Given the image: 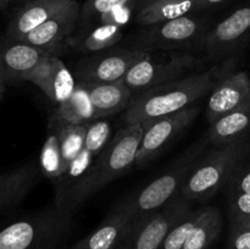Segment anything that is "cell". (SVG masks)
I'll list each match as a JSON object with an SVG mask.
<instances>
[{"label":"cell","instance_id":"1","mask_svg":"<svg viewBox=\"0 0 250 249\" xmlns=\"http://www.w3.org/2000/svg\"><path fill=\"white\" fill-rule=\"evenodd\" d=\"M236 58H229L205 71L134 93L125 110V124H146L193 106L210 94L215 85L234 72Z\"/></svg>","mask_w":250,"mask_h":249},{"label":"cell","instance_id":"2","mask_svg":"<svg viewBox=\"0 0 250 249\" xmlns=\"http://www.w3.org/2000/svg\"><path fill=\"white\" fill-rule=\"evenodd\" d=\"M72 216L55 204L27 215L0 229V249H63Z\"/></svg>","mask_w":250,"mask_h":249},{"label":"cell","instance_id":"3","mask_svg":"<svg viewBox=\"0 0 250 249\" xmlns=\"http://www.w3.org/2000/svg\"><path fill=\"white\" fill-rule=\"evenodd\" d=\"M249 154V137L224 146H214L198 160L178 194L187 202L209 200L222 186L227 185L234 171Z\"/></svg>","mask_w":250,"mask_h":249},{"label":"cell","instance_id":"4","mask_svg":"<svg viewBox=\"0 0 250 249\" xmlns=\"http://www.w3.org/2000/svg\"><path fill=\"white\" fill-rule=\"evenodd\" d=\"M208 144L209 142L207 137L195 142L160 176L128 198L134 212V219L138 220L144 215L160 209L180 193L186 178L207 150Z\"/></svg>","mask_w":250,"mask_h":249},{"label":"cell","instance_id":"5","mask_svg":"<svg viewBox=\"0 0 250 249\" xmlns=\"http://www.w3.org/2000/svg\"><path fill=\"white\" fill-rule=\"evenodd\" d=\"M143 133L144 127L141 122L125 124L107 142L93 161L85 188V200L112 181L128 172L136 163V155Z\"/></svg>","mask_w":250,"mask_h":249},{"label":"cell","instance_id":"6","mask_svg":"<svg viewBox=\"0 0 250 249\" xmlns=\"http://www.w3.org/2000/svg\"><path fill=\"white\" fill-rule=\"evenodd\" d=\"M204 61L182 51H149L148 55L132 66L122 81L134 93L154 85L200 72Z\"/></svg>","mask_w":250,"mask_h":249},{"label":"cell","instance_id":"7","mask_svg":"<svg viewBox=\"0 0 250 249\" xmlns=\"http://www.w3.org/2000/svg\"><path fill=\"white\" fill-rule=\"evenodd\" d=\"M209 28V21L204 17L185 15L146 26L136 36L132 49L143 51H180L195 46L203 48V41Z\"/></svg>","mask_w":250,"mask_h":249},{"label":"cell","instance_id":"8","mask_svg":"<svg viewBox=\"0 0 250 249\" xmlns=\"http://www.w3.org/2000/svg\"><path fill=\"white\" fill-rule=\"evenodd\" d=\"M192 209L180 194L160 209L136 220L119 249H158L166 234Z\"/></svg>","mask_w":250,"mask_h":249},{"label":"cell","instance_id":"9","mask_svg":"<svg viewBox=\"0 0 250 249\" xmlns=\"http://www.w3.org/2000/svg\"><path fill=\"white\" fill-rule=\"evenodd\" d=\"M200 112L199 105L186 107L181 111L142 124L144 133L136 155L134 165L146 167L161 155L186 128L190 126Z\"/></svg>","mask_w":250,"mask_h":249},{"label":"cell","instance_id":"10","mask_svg":"<svg viewBox=\"0 0 250 249\" xmlns=\"http://www.w3.org/2000/svg\"><path fill=\"white\" fill-rule=\"evenodd\" d=\"M149 51L127 48H109L81 59L75 66L76 82H115L124 78L132 66Z\"/></svg>","mask_w":250,"mask_h":249},{"label":"cell","instance_id":"11","mask_svg":"<svg viewBox=\"0 0 250 249\" xmlns=\"http://www.w3.org/2000/svg\"><path fill=\"white\" fill-rule=\"evenodd\" d=\"M250 41V0L231 15L210 27L203 41V48L211 59H222L236 53Z\"/></svg>","mask_w":250,"mask_h":249},{"label":"cell","instance_id":"12","mask_svg":"<svg viewBox=\"0 0 250 249\" xmlns=\"http://www.w3.org/2000/svg\"><path fill=\"white\" fill-rule=\"evenodd\" d=\"M136 222L129 199L117 204L90 234L70 249H116Z\"/></svg>","mask_w":250,"mask_h":249},{"label":"cell","instance_id":"13","mask_svg":"<svg viewBox=\"0 0 250 249\" xmlns=\"http://www.w3.org/2000/svg\"><path fill=\"white\" fill-rule=\"evenodd\" d=\"M250 103V78L246 71L232 72L210 92L207 119L211 124L219 117Z\"/></svg>","mask_w":250,"mask_h":249},{"label":"cell","instance_id":"14","mask_svg":"<svg viewBox=\"0 0 250 249\" xmlns=\"http://www.w3.org/2000/svg\"><path fill=\"white\" fill-rule=\"evenodd\" d=\"M80 11L81 5L73 0L68 6L29 32L21 42L56 54L60 44L75 31L80 20Z\"/></svg>","mask_w":250,"mask_h":249},{"label":"cell","instance_id":"15","mask_svg":"<svg viewBox=\"0 0 250 249\" xmlns=\"http://www.w3.org/2000/svg\"><path fill=\"white\" fill-rule=\"evenodd\" d=\"M49 51L23 42L5 38L0 43V81L5 84L24 81L32 68Z\"/></svg>","mask_w":250,"mask_h":249},{"label":"cell","instance_id":"16","mask_svg":"<svg viewBox=\"0 0 250 249\" xmlns=\"http://www.w3.org/2000/svg\"><path fill=\"white\" fill-rule=\"evenodd\" d=\"M73 0H29L15 14L6 29V39L21 42L27 34L53 17Z\"/></svg>","mask_w":250,"mask_h":249},{"label":"cell","instance_id":"17","mask_svg":"<svg viewBox=\"0 0 250 249\" xmlns=\"http://www.w3.org/2000/svg\"><path fill=\"white\" fill-rule=\"evenodd\" d=\"M87 89L95 120L112 116L126 110L133 92L119 80L115 82H81Z\"/></svg>","mask_w":250,"mask_h":249},{"label":"cell","instance_id":"18","mask_svg":"<svg viewBox=\"0 0 250 249\" xmlns=\"http://www.w3.org/2000/svg\"><path fill=\"white\" fill-rule=\"evenodd\" d=\"M249 134L250 103L211 122L208 129L207 139L212 146H224L249 137Z\"/></svg>","mask_w":250,"mask_h":249},{"label":"cell","instance_id":"19","mask_svg":"<svg viewBox=\"0 0 250 249\" xmlns=\"http://www.w3.org/2000/svg\"><path fill=\"white\" fill-rule=\"evenodd\" d=\"M36 164L28 163L0 176V211L19 204L38 181Z\"/></svg>","mask_w":250,"mask_h":249},{"label":"cell","instance_id":"20","mask_svg":"<svg viewBox=\"0 0 250 249\" xmlns=\"http://www.w3.org/2000/svg\"><path fill=\"white\" fill-rule=\"evenodd\" d=\"M250 155V154H249ZM237 167L227 182V208L231 222L250 220V158Z\"/></svg>","mask_w":250,"mask_h":249},{"label":"cell","instance_id":"21","mask_svg":"<svg viewBox=\"0 0 250 249\" xmlns=\"http://www.w3.org/2000/svg\"><path fill=\"white\" fill-rule=\"evenodd\" d=\"M222 229V216L217 208H200V214L190 229L182 249H208Z\"/></svg>","mask_w":250,"mask_h":249},{"label":"cell","instance_id":"22","mask_svg":"<svg viewBox=\"0 0 250 249\" xmlns=\"http://www.w3.org/2000/svg\"><path fill=\"white\" fill-rule=\"evenodd\" d=\"M195 0H156L139 9L137 22L146 27L194 12Z\"/></svg>","mask_w":250,"mask_h":249},{"label":"cell","instance_id":"23","mask_svg":"<svg viewBox=\"0 0 250 249\" xmlns=\"http://www.w3.org/2000/svg\"><path fill=\"white\" fill-rule=\"evenodd\" d=\"M55 116L65 124H85L94 121V111L87 89L81 82H76L72 95L63 104L56 106Z\"/></svg>","mask_w":250,"mask_h":249},{"label":"cell","instance_id":"24","mask_svg":"<svg viewBox=\"0 0 250 249\" xmlns=\"http://www.w3.org/2000/svg\"><path fill=\"white\" fill-rule=\"evenodd\" d=\"M41 172L53 182L62 176L63 167L61 163L60 136H59V122L55 115H51L48 124V133L39 156Z\"/></svg>","mask_w":250,"mask_h":249},{"label":"cell","instance_id":"25","mask_svg":"<svg viewBox=\"0 0 250 249\" xmlns=\"http://www.w3.org/2000/svg\"><path fill=\"white\" fill-rule=\"evenodd\" d=\"M122 39V27L116 24H99L81 39L77 48L88 53H97L112 48Z\"/></svg>","mask_w":250,"mask_h":249},{"label":"cell","instance_id":"26","mask_svg":"<svg viewBox=\"0 0 250 249\" xmlns=\"http://www.w3.org/2000/svg\"><path fill=\"white\" fill-rule=\"evenodd\" d=\"M76 87V80L73 73L67 66L58 58L53 56V103L55 106L63 104L72 95Z\"/></svg>","mask_w":250,"mask_h":249},{"label":"cell","instance_id":"27","mask_svg":"<svg viewBox=\"0 0 250 249\" xmlns=\"http://www.w3.org/2000/svg\"><path fill=\"white\" fill-rule=\"evenodd\" d=\"M199 214L200 208L199 209H190L166 234L158 249H182L190 229L193 228L199 217Z\"/></svg>","mask_w":250,"mask_h":249},{"label":"cell","instance_id":"28","mask_svg":"<svg viewBox=\"0 0 250 249\" xmlns=\"http://www.w3.org/2000/svg\"><path fill=\"white\" fill-rule=\"evenodd\" d=\"M111 136L110 124L105 120L99 119L85 124V134L83 146L89 151L94 158L104 149Z\"/></svg>","mask_w":250,"mask_h":249},{"label":"cell","instance_id":"29","mask_svg":"<svg viewBox=\"0 0 250 249\" xmlns=\"http://www.w3.org/2000/svg\"><path fill=\"white\" fill-rule=\"evenodd\" d=\"M55 53H46L39 62L26 76L24 81L33 83L50 102L53 100V56Z\"/></svg>","mask_w":250,"mask_h":249},{"label":"cell","instance_id":"30","mask_svg":"<svg viewBox=\"0 0 250 249\" xmlns=\"http://www.w3.org/2000/svg\"><path fill=\"white\" fill-rule=\"evenodd\" d=\"M138 0H87L81 6L80 19L82 21L99 19L102 15L124 6H137Z\"/></svg>","mask_w":250,"mask_h":249},{"label":"cell","instance_id":"31","mask_svg":"<svg viewBox=\"0 0 250 249\" xmlns=\"http://www.w3.org/2000/svg\"><path fill=\"white\" fill-rule=\"evenodd\" d=\"M229 249H250V220L231 222Z\"/></svg>","mask_w":250,"mask_h":249},{"label":"cell","instance_id":"32","mask_svg":"<svg viewBox=\"0 0 250 249\" xmlns=\"http://www.w3.org/2000/svg\"><path fill=\"white\" fill-rule=\"evenodd\" d=\"M134 7L136 6L120 7V9L112 10V11L102 15L98 20L100 21V24H116V26H120L124 28L125 24L128 22Z\"/></svg>","mask_w":250,"mask_h":249},{"label":"cell","instance_id":"33","mask_svg":"<svg viewBox=\"0 0 250 249\" xmlns=\"http://www.w3.org/2000/svg\"><path fill=\"white\" fill-rule=\"evenodd\" d=\"M229 0H195L194 2V12L202 11V10L210 9V7L217 6V5L226 2Z\"/></svg>","mask_w":250,"mask_h":249},{"label":"cell","instance_id":"34","mask_svg":"<svg viewBox=\"0 0 250 249\" xmlns=\"http://www.w3.org/2000/svg\"><path fill=\"white\" fill-rule=\"evenodd\" d=\"M154 1H156V0H138V6H139V9H142V7H144V6H146V5H149V4H151V2H154Z\"/></svg>","mask_w":250,"mask_h":249},{"label":"cell","instance_id":"35","mask_svg":"<svg viewBox=\"0 0 250 249\" xmlns=\"http://www.w3.org/2000/svg\"><path fill=\"white\" fill-rule=\"evenodd\" d=\"M5 89H6V84H4V83H1V84H0V100H1L2 95H4Z\"/></svg>","mask_w":250,"mask_h":249},{"label":"cell","instance_id":"36","mask_svg":"<svg viewBox=\"0 0 250 249\" xmlns=\"http://www.w3.org/2000/svg\"><path fill=\"white\" fill-rule=\"evenodd\" d=\"M10 1H11V0H0V10H1L4 6H6Z\"/></svg>","mask_w":250,"mask_h":249},{"label":"cell","instance_id":"37","mask_svg":"<svg viewBox=\"0 0 250 249\" xmlns=\"http://www.w3.org/2000/svg\"><path fill=\"white\" fill-rule=\"evenodd\" d=\"M11 1H23V0H11Z\"/></svg>","mask_w":250,"mask_h":249},{"label":"cell","instance_id":"38","mask_svg":"<svg viewBox=\"0 0 250 249\" xmlns=\"http://www.w3.org/2000/svg\"><path fill=\"white\" fill-rule=\"evenodd\" d=\"M1 83H4V82H1V81H0V84H1ZM4 84H5V83H4Z\"/></svg>","mask_w":250,"mask_h":249},{"label":"cell","instance_id":"39","mask_svg":"<svg viewBox=\"0 0 250 249\" xmlns=\"http://www.w3.org/2000/svg\"><path fill=\"white\" fill-rule=\"evenodd\" d=\"M116 249H119V247H117V248H116Z\"/></svg>","mask_w":250,"mask_h":249}]
</instances>
